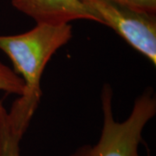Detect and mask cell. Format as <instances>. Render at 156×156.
<instances>
[{
    "label": "cell",
    "instance_id": "52a82bcc",
    "mask_svg": "<svg viewBox=\"0 0 156 156\" xmlns=\"http://www.w3.org/2000/svg\"><path fill=\"white\" fill-rule=\"evenodd\" d=\"M141 11L156 13V0H112Z\"/></svg>",
    "mask_w": 156,
    "mask_h": 156
},
{
    "label": "cell",
    "instance_id": "7a4b0ae2",
    "mask_svg": "<svg viewBox=\"0 0 156 156\" xmlns=\"http://www.w3.org/2000/svg\"><path fill=\"white\" fill-rule=\"evenodd\" d=\"M101 102L102 128L95 145H84L69 156H140L139 147L146 125L156 115V98L147 88L135 99L132 111L123 122H116L113 114V89L104 84Z\"/></svg>",
    "mask_w": 156,
    "mask_h": 156
},
{
    "label": "cell",
    "instance_id": "3957f363",
    "mask_svg": "<svg viewBox=\"0 0 156 156\" xmlns=\"http://www.w3.org/2000/svg\"><path fill=\"white\" fill-rule=\"evenodd\" d=\"M97 23L112 29L156 65V13L112 0H81Z\"/></svg>",
    "mask_w": 156,
    "mask_h": 156
},
{
    "label": "cell",
    "instance_id": "5b68a950",
    "mask_svg": "<svg viewBox=\"0 0 156 156\" xmlns=\"http://www.w3.org/2000/svg\"><path fill=\"white\" fill-rule=\"evenodd\" d=\"M24 134L0 100V156H20V143Z\"/></svg>",
    "mask_w": 156,
    "mask_h": 156
},
{
    "label": "cell",
    "instance_id": "6da1fadb",
    "mask_svg": "<svg viewBox=\"0 0 156 156\" xmlns=\"http://www.w3.org/2000/svg\"><path fill=\"white\" fill-rule=\"evenodd\" d=\"M72 36L70 23H37L23 33L0 35V50L10 58L13 70L24 83L23 94L8 111L24 131H27L41 100V79L47 63Z\"/></svg>",
    "mask_w": 156,
    "mask_h": 156
},
{
    "label": "cell",
    "instance_id": "8992f818",
    "mask_svg": "<svg viewBox=\"0 0 156 156\" xmlns=\"http://www.w3.org/2000/svg\"><path fill=\"white\" fill-rule=\"evenodd\" d=\"M0 90L18 96H21L24 92V83L22 78L2 62H0Z\"/></svg>",
    "mask_w": 156,
    "mask_h": 156
},
{
    "label": "cell",
    "instance_id": "277c9868",
    "mask_svg": "<svg viewBox=\"0 0 156 156\" xmlns=\"http://www.w3.org/2000/svg\"><path fill=\"white\" fill-rule=\"evenodd\" d=\"M11 5L36 23L62 24L76 20L97 23L81 0H11Z\"/></svg>",
    "mask_w": 156,
    "mask_h": 156
}]
</instances>
